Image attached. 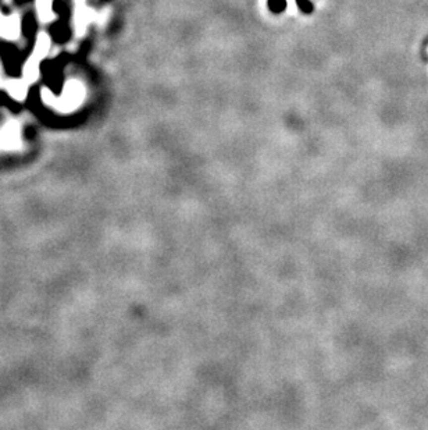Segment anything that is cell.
<instances>
[{"label":"cell","instance_id":"1","mask_svg":"<svg viewBox=\"0 0 428 430\" xmlns=\"http://www.w3.org/2000/svg\"><path fill=\"white\" fill-rule=\"evenodd\" d=\"M84 99V89L78 82H70L64 88L61 98L55 102V105L61 110H71L75 109Z\"/></svg>","mask_w":428,"mask_h":430},{"label":"cell","instance_id":"2","mask_svg":"<svg viewBox=\"0 0 428 430\" xmlns=\"http://www.w3.org/2000/svg\"><path fill=\"white\" fill-rule=\"evenodd\" d=\"M0 148L6 150H17L21 148V131L17 123L10 121L0 131Z\"/></svg>","mask_w":428,"mask_h":430},{"label":"cell","instance_id":"3","mask_svg":"<svg viewBox=\"0 0 428 430\" xmlns=\"http://www.w3.org/2000/svg\"><path fill=\"white\" fill-rule=\"evenodd\" d=\"M267 7L273 14H281L287 10V0H267Z\"/></svg>","mask_w":428,"mask_h":430},{"label":"cell","instance_id":"8","mask_svg":"<svg viewBox=\"0 0 428 430\" xmlns=\"http://www.w3.org/2000/svg\"><path fill=\"white\" fill-rule=\"evenodd\" d=\"M34 28H35L34 20H32V17H28V18H27V22H25V34L31 35V34L34 32Z\"/></svg>","mask_w":428,"mask_h":430},{"label":"cell","instance_id":"7","mask_svg":"<svg viewBox=\"0 0 428 430\" xmlns=\"http://www.w3.org/2000/svg\"><path fill=\"white\" fill-rule=\"evenodd\" d=\"M10 89H11V93H13L14 96H17V98H22V96L25 95V92H27L25 86L22 84L10 85Z\"/></svg>","mask_w":428,"mask_h":430},{"label":"cell","instance_id":"6","mask_svg":"<svg viewBox=\"0 0 428 430\" xmlns=\"http://www.w3.org/2000/svg\"><path fill=\"white\" fill-rule=\"evenodd\" d=\"M296 4L301 10V13L303 14H311L313 10H314V6L310 0H296Z\"/></svg>","mask_w":428,"mask_h":430},{"label":"cell","instance_id":"4","mask_svg":"<svg viewBox=\"0 0 428 430\" xmlns=\"http://www.w3.org/2000/svg\"><path fill=\"white\" fill-rule=\"evenodd\" d=\"M49 49V39L46 35H41L39 36V41H38V45H36L35 49V59H41V57L45 56V53Z\"/></svg>","mask_w":428,"mask_h":430},{"label":"cell","instance_id":"5","mask_svg":"<svg viewBox=\"0 0 428 430\" xmlns=\"http://www.w3.org/2000/svg\"><path fill=\"white\" fill-rule=\"evenodd\" d=\"M38 7H39V14L43 20L50 18V0H38Z\"/></svg>","mask_w":428,"mask_h":430}]
</instances>
